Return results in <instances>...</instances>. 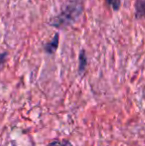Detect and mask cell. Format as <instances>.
Wrapping results in <instances>:
<instances>
[{"label": "cell", "instance_id": "6da1fadb", "mask_svg": "<svg viewBox=\"0 0 145 146\" xmlns=\"http://www.w3.org/2000/svg\"><path fill=\"white\" fill-rule=\"evenodd\" d=\"M83 9V0H68L66 7L61 11L59 15L49 20L48 24L55 28L67 27L81 16Z\"/></svg>", "mask_w": 145, "mask_h": 146}, {"label": "cell", "instance_id": "7a4b0ae2", "mask_svg": "<svg viewBox=\"0 0 145 146\" xmlns=\"http://www.w3.org/2000/svg\"><path fill=\"white\" fill-rule=\"evenodd\" d=\"M58 46H59V34L57 33V34L54 35L52 40L45 43L43 48H44V50L48 54H53V53L56 52V50L58 49Z\"/></svg>", "mask_w": 145, "mask_h": 146}, {"label": "cell", "instance_id": "3957f363", "mask_svg": "<svg viewBox=\"0 0 145 146\" xmlns=\"http://www.w3.org/2000/svg\"><path fill=\"white\" fill-rule=\"evenodd\" d=\"M135 17L137 19L145 17V0L135 1Z\"/></svg>", "mask_w": 145, "mask_h": 146}, {"label": "cell", "instance_id": "277c9868", "mask_svg": "<svg viewBox=\"0 0 145 146\" xmlns=\"http://www.w3.org/2000/svg\"><path fill=\"white\" fill-rule=\"evenodd\" d=\"M87 65V55H85V51H81L79 56V73H83V71L85 70Z\"/></svg>", "mask_w": 145, "mask_h": 146}, {"label": "cell", "instance_id": "5b68a950", "mask_svg": "<svg viewBox=\"0 0 145 146\" xmlns=\"http://www.w3.org/2000/svg\"><path fill=\"white\" fill-rule=\"evenodd\" d=\"M47 146H73L68 140H54L50 142Z\"/></svg>", "mask_w": 145, "mask_h": 146}, {"label": "cell", "instance_id": "8992f818", "mask_svg": "<svg viewBox=\"0 0 145 146\" xmlns=\"http://www.w3.org/2000/svg\"><path fill=\"white\" fill-rule=\"evenodd\" d=\"M107 3L109 4V6H111L113 10H118L120 8V5H121V1L120 0H107Z\"/></svg>", "mask_w": 145, "mask_h": 146}, {"label": "cell", "instance_id": "52a82bcc", "mask_svg": "<svg viewBox=\"0 0 145 146\" xmlns=\"http://www.w3.org/2000/svg\"><path fill=\"white\" fill-rule=\"evenodd\" d=\"M6 57H7V53H6V52H4V53H2V54H0V66H1L2 64L4 63V62H5Z\"/></svg>", "mask_w": 145, "mask_h": 146}]
</instances>
